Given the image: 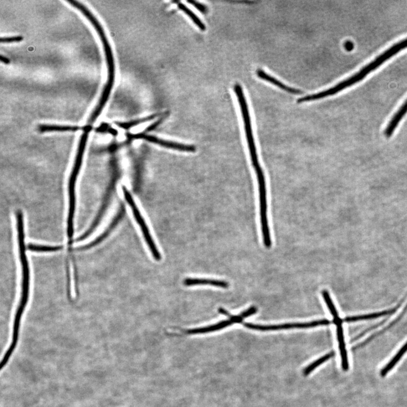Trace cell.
<instances>
[{"mask_svg":"<svg viewBox=\"0 0 407 407\" xmlns=\"http://www.w3.org/2000/svg\"><path fill=\"white\" fill-rule=\"evenodd\" d=\"M407 113V100L401 106L397 112L391 118L387 127L385 130L384 134L386 138H389L393 135L396 128Z\"/></svg>","mask_w":407,"mask_h":407,"instance_id":"cell-11","label":"cell"},{"mask_svg":"<svg viewBox=\"0 0 407 407\" xmlns=\"http://www.w3.org/2000/svg\"><path fill=\"white\" fill-rule=\"evenodd\" d=\"M162 115L161 113H155V114L128 122H117L116 125L121 128L128 129V128L141 124V123L151 121Z\"/></svg>","mask_w":407,"mask_h":407,"instance_id":"cell-17","label":"cell"},{"mask_svg":"<svg viewBox=\"0 0 407 407\" xmlns=\"http://www.w3.org/2000/svg\"><path fill=\"white\" fill-rule=\"evenodd\" d=\"M38 129L41 132L76 131L79 130L80 127L78 126L44 124L40 125Z\"/></svg>","mask_w":407,"mask_h":407,"instance_id":"cell-15","label":"cell"},{"mask_svg":"<svg viewBox=\"0 0 407 407\" xmlns=\"http://www.w3.org/2000/svg\"><path fill=\"white\" fill-rule=\"evenodd\" d=\"M342 322L336 323L337 338L339 343L340 353H341L342 367L345 372L349 370V361L346 349V343H345Z\"/></svg>","mask_w":407,"mask_h":407,"instance_id":"cell-9","label":"cell"},{"mask_svg":"<svg viewBox=\"0 0 407 407\" xmlns=\"http://www.w3.org/2000/svg\"><path fill=\"white\" fill-rule=\"evenodd\" d=\"M256 75L259 77V78L269 82V83L275 85V86L278 87V88L284 91L290 93V94H301L303 93V92L300 90L293 89L292 88V87H288V86L283 84L279 80L275 78V77H273L266 73V72L263 70L260 69L257 70L256 71Z\"/></svg>","mask_w":407,"mask_h":407,"instance_id":"cell-10","label":"cell"},{"mask_svg":"<svg viewBox=\"0 0 407 407\" xmlns=\"http://www.w3.org/2000/svg\"><path fill=\"white\" fill-rule=\"evenodd\" d=\"M256 312L257 308L255 307H252L243 313H241L240 315L232 316L229 319H227V320L221 321L209 327L188 330L185 333L187 334L194 335L219 331L220 330L231 325V324L241 322L243 321V319L254 315Z\"/></svg>","mask_w":407,"mask_h":407,"instance_id":"cell-6","label":"cell"},{"mask_svg":"<svg viewBox=\"0 0 407 407\" xmlns=\"http://www.w3.org/2000/svg\"><path fill=\"white\" fill-rule=\"evenodd\" d=\"M184 285L186 286L210 285L224 288H228L229 287V283L225 281L211 279H204V278H188L184 281Z\"/></svg>","mask_w":407,"mask_h":407,"instance_id":"cell-12","label":"cell"},{"mask_svg":"<svg viewBox=\"0 0 407 407\" xmlns=\"http://www.w3.org/2000/svg\"><path fill=\"white\" fill-rule=\"evenodd\" d=\"M344 48L347 51H351L354 48V44L351 42H350V41H347V42L344 43Z\"/></svg>","mask_w":407,"mask_h":407,"instance_id":"cell-22","label":"cell"},{"mask_svg":"<svg viewBox=\"0 0 407 407\" xmlns=\"http://www.w3.org/2000/svg\"><path fill=\"white\" fill-rule=\"evenodd\" d=\"M322 296L324 301L327 303V305L329 308L330 312H331L333 317V321L334 323H337L340 322H342V319L340 318L338 311L336 307H335L334 303L332 300L331 296H330L329 292L326 290H323L322 292Z\"/></svg>","mask_w":407,"mask_h":407,"instance_id":"cell-18","label":"cell"},{"mask_svg":"<svg viewBox=\"0 0 407 407\" xmlns=\"http://www.w3.org/2000/svg\"><path fill=\"white\" fill-rule=\"evenodd\" d=\"M406 48L407 38L391 46V48L386 50L385 52L377 57L372 63L364 67L358 73L349 77V78L340 82L336 86L328 90L317 93L315 94L302 97L299 99L298 101L300 103L310 102L336 94L337 93L348 88V87L358 83L360 80H363L366 76L370 73L371 72L377 69L379 66L385 63L386 61L392 58L393 56L399 53L401 50Z\"/></svg>","mask_w":407,"mask_h":407,"instance_id":"cell-2","label":"cell"},{"mask_svg":"<svg viewBox=\"0 0 407 407\" xmlns=\"http://www.w3.org/2000/svg\"><path fill=\"white\" fill-rule=\"evenodd\" d=\"M187 2L193 5V6L195 8H197L198 10H199L200 12L205 14L207 13L208 11V9L207 7L205 6V5H203L202 4L195 1H188Z\"/></svg>","mask_w":407,"mask_h":407,"instance_id":"cell-21","label":"cell"},{"mask_svg":"<svg viewBox=\"0 0 407 407\" xmlns=\"http://www.w3.org/2000/svg\"><path fill=\"white\" fill-rule=\"evenodd\" d=\"M178 7L193 20V22L197 25L199 29L202 31H205L206 30V26L204 23L202 21V20L198 17V15L194 13L193 10H191L182 3H178Z\"/></svg>","mask_w":407,"mask_h":407,"instance_id":"cell-16","label":"cell"},{"mask_svg":"<svg viewBox=\"0 0 407 407\" xmlns=\"http://www.w3.org/2000/svg\"><path fill=\"white\" fill-rule=\"evenodd\" d=\"M396 308L391 309L390 310L383 311L379 312L367 314V315H359L351 317H348L344 319V321L347 322H354L367 319L378 318L386 315L393 313Z\"/></svg>","mask_w":407,"mask_h":407,"instance_id":"cell-14","label":"cell"},{"mask_svg":"<svg viewBox=\"0 0 407 407\" xmlns=\"http://www.w3.org/2000/svg\"><path fill=\"white\" fill-rule=\"evenodd\" d=\"M130 138L133 139H144V140H146L148 142L158 144V145L165 148L173 149H175V150H178L179 151L194 152L196 151V148L193 146L186 145V144L164 141L162 140V139L158 138L156 137L144 134V133H138V134L131 135Z\"/></svg>","mask_w":407,"mask_h":407,"instance_id":"cell-8","label":"cell"},{"mask_svg":"<svg viewBox=\"0 0 407 407\" xmlns=\"http://www.w3.org/2000/svg\"><path fill=\"white\" fill-rule=\"evenodd\" d=\"M334 355L335 354L334 352H331L327 355H324L322 357L319 358L318 360H316L315 362H314L313 363L309 365L308 367L305 370H304V374L305 375H308L309 374H310L312 371L318 367L319 365L322 364L323 363L328 361L329 359L333 358L334 356Z\"/></svg>","mask_w":407,"mask_h":407,"instance_id":"cell-19","label":"cell"},{"mask_svg":"<svg viewBox=\"0 0 407 407\" xmlns=\"http://www.w3.org/2000/svg\"><path fill=\"white\" fill-rule=\"evenodd\" d=\"M234 90L240 107L242 118H243L244 123L247 146H248L249 148L252 166L254 169L256 178L264 177L265 174L263 169H262L261 166L258 153H257V151L253 130H252L250 113L243 90L242 89V87L240 85L237 84L234 86Z\"/></svg>","mask_w":407,"mask_h":407,"instance_id":"cell-3","label":"cell"},{"mask_svg":"<svg viewBox=\"0 0 407 407\" xmlns=\"http://www.w3.org/2000/svg\"><path fill=\"white\" fill-rule=\"evenodd\" d=\"M407 352V342L404 346L401 347L399 351L396 354L390 361L385 365V367L381 370L380 374L381 377H385L391 370H392L396 364H397L401 358Z\"/></svg>","mask_w":407,"mask_h":407,"instance_id":"cell-13","label":"cell"},{"mask_svg":"<svg viewBox=\"0 0 407 407\" xmlns=\"http://www.w3.org/2000/svg\"><path fill=\"white\" fill-rule=\"evenodd\" d=\"M122 190L126 202L131 207L132 210L133 214L134 215V218L137 223L139 226L141 227L144 239L146 240V243L149 248V250H150L151 252L154 259L157 261L160 260L161 259V255L159 254V252L157 250L155 243H154L150 233V231H149L148 229V226L146 223L145 221L144 220L142 215L140 213V211H139L137 205L134 202V200H133L132 195L125 187H123Z\"/></svg>","mask_w":407,"mask_h":407,"instance_id":"cell-5","label":"cell"},{"mask_svg":"<svg viewBox=\"0 0 407 407\" xmlns=\"http://www.w3.org/2000/svg\"><path fill=\"white\" fill-rule=\"evenodd\" d=\"M1 62L2 63L7 65L10 64L9 59L7 58L6 57L4 56L3 55L1 56Z\"/></svg>","mask_w":407,"mask_h":407,"instance_id":"cell-23","label":"cell"},{"mask_svg":"<svg viewBox=\"0 0 407 407\" xmlns=\"http://www.w3.org/2000/svg\"><path fill=\"white\" fill-rule=\"evenodd\" d=\"M331 323L328 319H319V320L314 321L310 322L304 323H287L280 324H273V325H261V324H256L251 323H245L244 325L245 327L252 329L256 330V331H279V330L283 329H289L294 328H310L316 327L321 325H327Z\"/></svg>","mask_w":407,"mask_h":407,"instance_id":"cell-7","label":"cell"},{"mask_svg":"<svg viewBox=\"0 0 407 407\" xmlns=\"http://www.w3.org/2000/svg\"><path fill=\"white\" fill-rule=\"evenodd\" d=\"M89 132L85 131L80 137L78 151L75 159L73 171H72L69 183V208L67 226V235L69 240H72L74 233V221L75 210V185L80 170L83 162L85 149L89 138Z\"/></svg>","mask_w":407,"mask_h":407,"instance_id":"cell-4","label":"cell"},{"mask_svg":"<svg viewBox=\"0 0 407 407\" xmlns=\"http://www.w3.org/2000/svg\"><path fill=\"white\" fill-rule=\"evenodd\" d=\"M23 40V38L22 37V36H16V37H13L2 38L1 42L2 43H18L22 42Z\"/></svg>","mask_w":407,"mask_h":407,"instance_id":"cell-20","label":"cell"},{"mask_svg":"<svg viewBox=\"0 0 407 407\" xmlns=\"http://www.w3.org/2000/svg\"><path fill=\"white\" fill-rule=\"evenodd\" d=\"M67 2L69 3L74 8L78 9L79 11L83 13L85 16L90 20L92 24L94 25V27L96 30L97 33L99 34L101 39L105 53L108 71L107 84L104 87V90H103L99 103H98L95 110L92 112L89 118L88 125L86 126V128L91 130L92 125L94 124V122L97 120L98 117L100 115L101 112L103 109H104L106 102L108 99H109L113 86H114L115 80V60L114 58H113L111 45L109 42H108L105 33L97 18L84 4L75 1V0H68Z\"/></svg>","mask_w":407,"mask_h":407,"instance_id":"cell-1","label":"cell"}]
</instances>
